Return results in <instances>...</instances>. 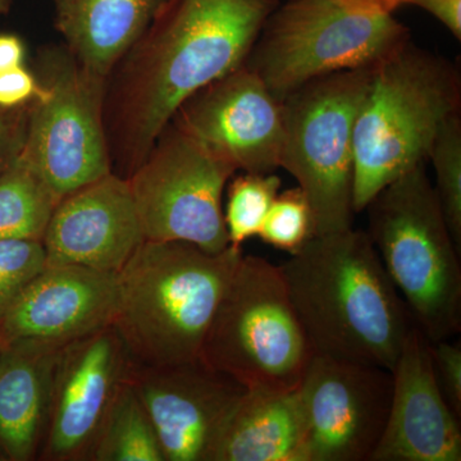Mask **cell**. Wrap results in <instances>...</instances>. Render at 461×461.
Masks as SVG:
<instances>
[{"mask_svg": "<svg viewBox=\"0 0 461 461\" xmlns=\"http://www.w3.org/2000/svg\"><path fill=\"white\" fill-rule=\"evenodd\" d=\"M281 0H165L105 83L112 172L129 178L178 107L244 65Z\"/></svg>", "mask_w": 461, "mask_h": 461, "instance_id": "cell-1", "label": "cell"}, {"mask_svg": "<svg viewBox=\"0 0 461 461\" xmlns=\"http://www.w3.org/2000/svg\"><path fill=\"white\" fill-rule=\"evenodd\" d=\"M280 268L314 355L393 371L415 323L366 230L315 235Z\"/></svg>", "mask_w": 461, "mask_h": 461, "instance_id": "cell-2", "label": "cell"}, {"mask_svg": "<svg viewBox=\"0 0 461 461\" xmlns=\"http://www.w3.org/2000/svg\"><path fill=\"white\" fill-rule=\"evenodd\" d=\"M242 256L230 247L211 254L190 242L145 240L118 273L112 323L132 363L165 366L198 359Z\"/></svg>", "mask_w": 461, "mask_h": 461, "instance_id": "cell-3", "label": "cell"}, {"mask_svg": "<svg viewBox=\"0 0 461 461\" xmlns=\"http://www.w3.org/2000/svg\"><path fill=\"white\" fill-rule=\"evenodd\" d=\"M461 78L450 60L403 42L373 66L354 130V213L429 160L445 124L460 114Z\"/></svg>", "mask_w": 461, "mask_h": 461, "instance_id": "cell-4", "label": "cell"}, {"mask_svg": "<svg viewBox=\"0 0 461 461\" xmlns=\"http://www.w3.org/2000/svg\"><path fill=\"white\" fill-rule=\"evenodd\" d=\"M366 211V233L418 329L430 344L460 333V250L426 163L387 185Z\"/></svg>", "mask_w": 461, "mask_h": 461, "instance_id": "cell-5", "label": "cell"}, {"mask_svg": "<svg viewBox=\"0 0 461 461\" xmlns=\"http://www.w3.org/2000/svg\"><path fill=\"white\" fill-rule=\"evenodd\" d=\"M408 41V27L375 3L286 0L267 18L244 65L282 102L321 76L375 66Z\"/></svg>", "mask_w": 461, "mask_h": 461, "instance_id": "cell-6", "label": "cell"}, {"mask_svg": "<svg viewBox=\"0 0 461 461\" xmlns=\"http://www.w3.org/2000/svg\"><path fill=\"white\" fill-rule=\"evenodd\" d=\"M313 357L280 266L242 256L206 330L200 359L248 390L294 391Z\"/></svg>", "mask_w": 461, "mask_h": 461, "instance_id": "cell-7", "label": "cell"}, {"mask_svg": "<svg viewBox=\"0 0 461 461\" xmlns=\"http://www.w3.org/2000/svg\"><path fill=\"white\" fill-rule=\"evenodd\" d=\"M372 72L321 76L281 102L280 167L308 196L315 235L353 227L354 130Z\"/></svg>", "mask_w": 461, "mask_h": 461, "instance_id": "cell-8", "label": "cell"}, {"mask_svg": "<svg viewBox=\"0 0 461 461\" xmlns=\"http://www.w3.org/2000/svg\"><path fill=\"white\" fill-rule=\"evenodd\" d=\"M32 71L42 89L30 103L21 157L60 200L112 172L104 127L107 80L65 44L41 47Z\"/></svg>", "mask_w": 461, "mask_h": 461, "instance_id": "cell-9", "label": "cell"}, {"mask_svg": "<svg viewBox=\"0 0 461 461\" xmlns=\"http://www.w3.org/2000/svg\"><path fill=\"white\" fill-rule=\"evenodd\" d=\"M235 173L176 124H167L127 178L145 240L222 253L230 247L223 193Z\"/></svg>", "mask_w": 461, "mask_h": 461, "instance_id": "cell-10", "label": "cell"}, {"mask_svg": "<svg viewBox=\"0 0 461 461\" xmlns=\"http://www.w3.org/2000/svg\"><path fill=\"white\" fill-rule=\"evenodd\" d=\"M393 373L314 355L297 386L306 461H369L386 429Z\"/></svg>", "mask_w": 461, "mask_h": 461, "instance_id": "cell-11", "label": "cell"}, {"mask_svg": "<svg viewBox=\"0 0 461 461\" xmlns=\"http://www.w3.org/2000/svg\"><path fill=\"white\" fill-rule=\"evenodd\" d=\"M129 381L166 461H213L230 415L248 391L200 357L165 366L132 363Z\"/></svg>", "mask_w": 461, "mask_h": 461, "instance_id": "cell-12", "label": "cell"}, {"mask_svg": "<svg viewBox=\"0 0 461 461\" xmlns=\"http://www.w3.org/2000/svg\"><path fill=\"white\" fill-rule=\"evenodd\" d=\"M132 360L112 326L67 342L51 375L50 417L38 460L89 461Z\"/></svg>", "mask_w": 461, "mask_h": 461, "instance_id": "cell-13", "label": "cell"}, {"mask_svg": "<svg viewBox=\"0 0 461 461\" xmlns=\"http://www.w3.org/2000/svg\"><path fill=\"white\" fill-rule=\"evenodd\" d=\"M171 122L235 171L273 173L280 167L281 102L245 65L194 93Z\"/></svg>", "mask_w": 461, "mask_h": 461, "instance_id": "cell-14", "label": "cell"}, {"mask_svg": "<svg viewBox=\"0 0 461 461\" xmlns=\"http://www.w3.org/2000/svg\"><path fill=\"white\" fill-rule=\"evenodd\" d=\"M144 241L129 181L111 172L58 202L41 244L50 266L120 273Z\"/></svg>", "mask_w": 461, "mask_h": 461, "instance_id": "cell-15", "label": "cell"}, {"mask_svg": "<svg viewBox=\"0 0 461 461\" xmlns=\"http://www.w3.org/2000/svg\"><path fill=\"white\" fill-rule=\"evenodd\" d=\"M391 373L386 429L369 461H460V418L439 388L430 342L417 324Z\"/></svg>", "mask_w": 461, "mask_h": 461, "instance_id": "cell-16", "label": "cell"}, {"mask_svg": "<svg viewBox=\"0 0 461 461\" xmlns=\"http://www.w3.org/2000/svg\"><path fill=\"white\" fill-rule=\"evenodd\" d=\"M118 300V273L47 264L0 321V339L66 345L112 326Z\"/></svg>", "mask_w": 461, "mask_h": 461, "instance_id": "cell-17", "label": "cell"}, {"mask_svg": "<svg viewBox=\"0 0 461 461\" xmlns=\"http://www.w3.org/2000/svg\"><path fill=\"white\" fill-rule=\"evenodd\" d=\"M62 346L17 339L0 353V453L5 461L39 459L50 417L51 375Z\"/></svg>", "mask_w": 461, "mask_h": 461, "instance_id": "cell-18", "label": "cell"}, {"mask_svg": "<svg viewBox=\"0 0 461 461\" xmlns=\"http://www.w3.org/2000/svg\"><path fill=\"white\" fill-rule=\"evenodd\" d=\"M63 44L107 80L165 0H53Z\"/></svg>", "mask_w": 461, "mask_h": 461, "instance_id": "cell-19", "label": "cell"}, {"mask_svg": "<svg viewBox=\"0 0 461 461\" xmlns=\"http://www.w3.org/2000/svg\"><path fill=\"white\" fill-rule=\"evenodd\" d=\"M213 461H306L297 390H248L230 415Z\"/></svg>", "mask_w": 461, "mask_h": 461, "instance_id": "cell-20", "label": "cell"}, {"mask_svg": "<svg viewBox=\"0 0 461 461\" xmlns=\"http://www.w3.org/2000/svg\"><path fill=\"white\" fill-rule=\"evenodd\" d=\"M58 202L47 182L20 154L0 173V240L41 241Z\"/></svg>", "mask_w": 461, "mask_h": 461, "instance_id": "cell-21", "label": "cell"}, {"mask_svg": "<svg viewBox=\"0 0 461 461\" xmlns=\"http://www.w3.org/2000/svg\"><path fill=\"white\" fill-rule=\"evenodd\" d=\"M89 461H166L153 423L129 379L100 427Z\"/></svg>", "mask_w": 461, "mask_h": 461, "instance_id": "cell-22", "label": "cell"}, {"mask_svg": "<svg viewBox=\"0 0 461 461\" xmlns=\"http://www.w3.org/2000/svg\"><path fill=\"white\" fill-rule=\"evenodd\" d=\"M229 182L224 224L230 247L242 250L245 241L259 235L273 200L280 193L281 180L273 173L244 172Z\"/></svg>", "mask_w": 461, "mask_h": 461, "instance_id": "cell-23", "label": "cell"}, {"mask_svg": "<svg viewBox=\"0 0 461 461\" xmlns=\"http://www.w3.org/2000/svg\"><path fill=\"white\" fill-rule=\"evenodd\" d=\"M429 160L436 172V195L442 213L461 250V118L445 124L430 150Z\"/></svg>", "mask_w": 461, "mask_h": 461, "instance_id": "cell-24", "label": "cell"}, {"mask_svg": "<svg viewBox=\"0 0 461 461\" xmlns=\"http://www.w3.org/2000/svg\"><path fill=\"white\" fill-rule=\"evenodd\" d=\"M260 239L290 256H295L315 236L313 209L299 186L278 193L267 213Z\"/></svg>", "mask_w": 461, "mask_h": 461, "instance_id": "cell-25", "label": "cell"}, {"mask_svg": "<svg viewBox=\"0 0 461 461\" xmlns=\"http://www.w3.org/2000/svg\"><path fill=\"white\" fill-rule=\"evenodd\" d=\"M45 266L41 241L0 240V321Z\"/></svg>", "mask_w": 461, "mask_h": 461, "instance_id": "cell-26", "label": "cell"}, {"mask_svg": "<svg viewBox=\"0 0 461 461\" xmlns=\"http://www.w3.org/2000/svg\"><path fill=\"white\" fill-rule=\"evenodd\" d=\"M433 368L446 402L461 417V345L448 339L430 344Z\"/></svg>", "mask_w": 461, "mask_h": 461, "instance_id": "cell-27", "label": "cell"}, {"mask_svg": "<svg viewBox=\"0 0 461 461\" xmlns=\"http://www.w3.org/2000/svg\"><path fill=\"white\" fill-rule=\"evenodd\" d=\"M30 104L17 108L0 107V173L20 157L25 145Z\"/></svg>", "mask_w": 461, "mask_h": 461, "instance_id": "cell-28", "label": "cell"}, {"mask_svg": "<svg viewBox=\"0 0 461 461\" xmlns=\"http://www.w3.org/2000/svg\"><path fill=\"white\" fill-rule=\"evenodd\" d=\"M41 81L32 69L14 67L0 72V107L17 108L30 104L41 93Z\"/></svg>", "mask_w": 461, "mask_h": 461, "instance_id": "cell-29", "label": "cell"}, {"mask_svg": "<svg viewBox=\"0 0 461 461\" xmlns=\"http://www.w3.org/2000/svg\"><path fill=\"white\" fill-rule=\"evenodd\" d=\"M406 5H417L432 14L451 32L461 39V0H408Z\"/></svg>", "mask_w": 461, "mask_h": 461, "instance_id": "cell-30", "label": "cell"}, {"mask_svg": "<svg viewBox=\"0 0 461 461\" xmlns=\"http://www.w3.org/2000/svg\"><path fill=\"white\" fill-rule=\"evenodd\" d=\"M26 44L14 32H0V72L25 66Z\"/></svg>", "mask_w": 461, "mask_h": 461, "instance_id": "cell-31", "label": "cell"}, {"mask_svg": "<svg viewBox=\"0 0 461 461\" xmlns=\"http://www.w3.org/2000/svg\"><path fill=\"white\" fill-rule=\"evenodd\" d=\"M366 2L375 3V5H381L382 8L387 11L393 12L400 5H406L408 0H366Z\"/></svg>", "mask_w": 461, "mask_h": 461, "instance_id": "cell-32", "label": "cell"}, {"mask_svg": "<svg viewBox=\"0 0 461 461\" xmlns=\"http://www.w3.org/2000/svg\"><path fill=\"white\" fill-rule=\"evenodd\" d=\"M11 5L12 0H0V14H7Z\"/></svg>", "mask_w": 461, "mask_h": 461, "instance_id": "cell-33", "label": "cell"}, {"mask_svg": "<svg viewBox=\"0 0 461 461\" xmlns=\"http://www.w3.org/2000/svg\"><path fill=\"white\" fill-rule=\"evenodd\" d=\"M5 348V341H3L2 339H0V353H2L3 348Z\"/></svg>", "mask_w": 461, "mask_h": 461, "instance_id": "cell-34", "label": "cell"}, {"mask_svg": "<svg viewBox=\"0 0 461 461\" xmlns=\"http://www.w3.org/2000/svg\"><path fill=\"white\" fill-rule=\"evenodd\" d=\"M0 461H5V457L3 456L2 453H0Z\"/></svg>", "mask_w": 461, "mask_h": 461, "instance_id": "cell-35", "label": "cell"}]
</instances>
